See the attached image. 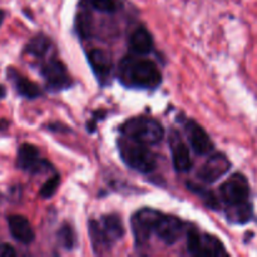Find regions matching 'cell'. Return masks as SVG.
<instances>
[{
    "instance_id": "10",
    "label": "cell",
    "mask_w": 257,
    "mask_h": 257,
    "mask_svg": "<svg viewBox=\"0 0 257 257\" xmlns=\"http://www.w3.org/2000/svg\"><path fill=\"white\" fill-rule=\"evenodd\" d=\"M49 163L40 158L39 150L34 145L23 143L18 150L17 167L30 173H39L47 170Z\"/></svg>"
},
{
    "instance_id": "15",
    "label": "cell",
    "mask_w": 257,
    "mask_h": 257,
    "mask_svg": "<svg viewBox=\"0 0 257 257\" xmlns=\"http://www.w3.org/2000/svg\"><path fill=\"white\" fill-rule=\"evenodd\" d=\"M8 78L10 79V82L14 84L15 89H17L18 94L22 95V97L28 98V99H34L38 98L42 94V90H40L39 85L35 84L34 82H32L28 78L23 77L20 73H18L14 68H9L7 70Z\"/></svg>"
},
{
    "instance_id": "2",
    "label": "cell",
    "mask_w": 257,
    "mask_h": 257,
    "mask_svg": "<svg viewBox=\"0 0 257 257\" xmlns=\"http://www.w3.org/2000/svg\"><path fill=\"white\" fill-rule=\"evenodd\" d=\"M118 150L123 162L141 173H151L157 167L156 155L147 145L123 137L118 141Z\"/></svg>"
},
{
    "instance_id": "21",
    "label": "cell",
    "mask_w": 257,
    "mask_h": 257,
    "mask_svg": "<svg viewBox=\"0 0 257 257\" xmlns=\"http://www.w3.org/2000/svg\"><path fill=\"white\" fill-rule=\"evenodd\" d=\"M80 4L99 13L112 14L119 8V0H80Z\"/></svg>"
},
{
    "instance_id": "16",
    "label": "cell",
    "mask_w": 257,
    "mask_h": 257,
    "mask_svg": "<svg viewBox=\"0 0 257 257\" xmlns=\"http://www.w3.org/2000/svg\"><path fill=\"white\" fill-rule=\"evenodd\" d=\"M98 222H99L103 233L112 246L124 235V226H123L122 218L118 215H105Z\"/></svg>"
},
{
    "instance_id": "22",
    "label": "cell",
    "mask_w": 257,
    "mask_h": 257,
    "mask_svg": "<svg viewBox=\"0 0 257 257\" xmlns=\"http://www.w3.org/2000/svg\"><path fill=\"white\" fill-rule=\"evenodd\" d=\"M188 187L193 191L195 193H197L201 198L203 200V203L207 206L208 208H212V210H220L222 203H221L220 197L215 195L212 191L205 190V188H201V186L193 185V183H187Z\"/></svg>"
},
{
    "instance_id": "1",
    "label": "cell",
    "mask_w": 257,
    "mask_h": 257,
    "mask_svg": "<svg viewBox=\"0 0 257 257\" xmlns=\"http://www.w3.org/2000/svg\"><path fill=\"white\" fill-rule=\"evenodd\" d=\"M119 79L125 87L155 89L162 82L157 65L142 57L127 55L119 63Z\"/></svg>"
},
{
    "instance_id": "8",
    "label": "cell",
    "mask_w": 257,
    "mask_h": 257,
    "mask_svg": "<svg viewBox=\"0 0 257 257\" xmlns=\"http://www.w3.org/2000/svg\"><path fill=\"white\" fill-rule=\"evenodd\" d=\"M160 213V211L152 210V208H142L133 215L131 226H132V232L137 245H143L150 240Z\"/></svg>"
},
{
    "instance_id": "13",
    "label": "cell",
    "mask_w": 257,
    "mask_h": 257,
    "mask_svg": "<svg viewBox=\"0 0 257 257\" xmlns=\"http://www.w3.org/2000/svg\"><path fill=\"white\" fill-rule=\"evenodd\" d=\"M88 62L100 85L108 84L113 70V62L109 54L102 49H93L88 53Z\"/></svg>"
},
{
    "instance_id": "26",
    "label": "cell",
    "mask_w": 257,
    "mask_h": 257,
    "mask_svg": "<svg viewBox=\"0 0 257 257\" xmlns=\"http://www.w3.org/2000/svg\"><path fill=\"white\" fill-rule=\"evenodd\" d=\"M5 94H7V90H5V88L3 87V85H0V99L4 98Z\"/></svg>"
},
{
    "instance_id": "6",
    "label": "cell",
    "mask_w": 257,
    "mask_h": 257,
    "mask_svg": "<svg viewBox=\"0 0 257 257\" xmlns=\"http://www.w3.org/2000/svg\"><path fill=\"white\" fill-rule=\"evenodd\" d=\"M40 74L52 90L67 89L72 85V79L65 65L57 58H50L40 67Z\"/></svg>"
},
{
    "instance_id": "27",
    "label": "cell",
    "mask_w": 257,
    "mask_h": 257,
    "mask_svg": "<svg viewBox=\"0 0 257 257\" xmlns=\"http://www.w3.org/2000/svg\"><path fill=\"white\" fill-rule=\"evenodd\" d=\"M4 18H5L4 10H0V25H2V23H3V20H4Z\"/></svg>"
},
{
    "instance_id": "12",
    "label": "cell",
    "mask_w": 257,
    "mask_h": 257,
    "mask_svg": "<svg viewBox=\"0 0 257 257\" xmlns=\"http://www.w3.org/2000/svg\"><path fill=\"white\" fill-rule=\"evenodd\" d=\"M168 142H170L171 155H172V162L175 170L177 172H187L188 170H191L192 160H191L190 150H188L187 145L181 138L180 133L172 131Z\"/></svg>"
},
{
    "instance_id": "28",
    "label": "cell",
    "mask_w": 257,
    "mask_h": 257,
    "mask_svg": "<svg viewBox=\"0 0 257 257\" xmlns=\"http://www.w3.org/2000/svg\"><path fill=\"white\" fill-rule=\"evenodd\" d=\"M0 197H2V196H0Z\"/></svg>"
},
{
    "instance_id": "11",
    "label": "cell",
    "mask_w": 257,
    "mask_h": 257,
    "mask_svg": "<svg viewBox=\"0 0 257 257\" xmlns=\"http://www.w3.org/2000/svg\"><path fill=\"white\" fill-rule=\"evenodd\" d=\"M185 131L191 147L197 155L205 156L212 152L215 145L208 133L198 123H196L195 120H187L185 123Z\"/></svg>"
},
{
    "instance_id": "23",
    "label": "cell",
    "mask_w": 257,
    "mask_h": 257,
    "mask_svg": "<svg viewBox=\"0 0 257 257\" xmlns=\"http://www.w3.org/2000/svg\"><path fill=\"white\" fill-rule=\"evenodd\" d=\"M58 242L64 250H73L75 246V232L73 227L68 223H63L58 231Z\"/></svg>"
},
{
    "instance_id": "9",
    "label": "cell",
    "mask_w": 257,
    "mask_h": 257,
    "mask_svg": "<svg viewBox=\"0 0 257 257\" xmlns=\"http://www.w3.org/2000/svg\"><path fill=\"white\" fill-rule=\"evenodd\" d=\"M185 231V225L180 218L175 216L163 215L162 212L158 216L157 221L153 227V233L166 245H173L177 242Z\"/></svg>"
},
{
    "instance_id": "3",
    "label": "cell",
    "mask_w": 257,
    "mask_h": 257,
    "mask_svg": "<svg viewBox=\"0 0 257 257\" xmlns=\"http://www.w3.org/2000/svg\"><path fill=\"white\" fill-rule=\"evenodd\" d=\"M123 137L147 146L160 143L165 137V130L158 120L150 117H135L123 123L119 128Z\"/></svg>"
},
{
    "instance_id": "24",
    "label": "cell",
    "mask_w": 257,
    "mask_h": 257,
    "mask_svg": "<svg viewBox=\"0 0 257 257\" xmlns=\"http://www.w3.org/2000/svg\"><path fill=\"white\" fill-rule=\"evenodd\" d=\"M60 185V176L59 175H54L53 177H50L49 180L45 181L43 183L42 188L39 191V196L42 198H50L54 196V193L57 192L58 187Z\"/></svg>"
},
{
    "instance_id": "18",
    "label": "cell",
    "mask_w": 257,
    "mask_h": 257,
    "mask_svg": "<svg viewBox=\"0 0 257 257\" xmlns=\"http://www.w3.org/2000/svg\"><path fill=\"white\" fill-rule=\"evenodd\" d=\"M88 231H89L90 241H92L93 251H94L95 255L107 253L113 247L109 241L107 240V237L104 236V233H103L98 221L90 220L89 225H88Z\"/></svg>"
},
{
    "instance_id": "19",
    "label": "cell",
    "mask_w": 257,
    "mask_h": 257,
    "mask_svg": "<svg viewBox=\"0 0 257 257\" xmlns=\"http://www.w3.org/2000/svg\"><path fill=\"white\" fill-rule=\"evenodd\" d=\"M50 48H52V42L49 38L44 34H38L29 40L27 48H25V52L34 58L42 59V58L47 57Z\"/></svg>"
},
{
    "instance_id": "25",
    "label": "cell",
    "mask_w": 257,
    "mask_h": 257,
    "mask_svg": "<svg viewBox=\"0 0 257 257\" xmlns=\"http://www.w3.org/2000/svg\"><path fill=\"white\" fill-rule=\"evenodd\" d=\"M17 255L14 247H12L8 243H2L0 245V257H14Z\"/></svg>"
},
{
    "instance_id": "20",
    "label": "cell",
    "mask_w": 257,
    "mask_h": 257,
    "mask_svg": "<svg viewBox=\"0 0 257 257\" xmlns=\"http://www.w3.org/2000/svg\"><path fill=\"white\" fill-rule=\"evenodd\" d=\"M83 8L75 18V27H77V32L79 33L80 37L89 38L93 32V17L90 14L89 9L85 5L80 4Z\"/></svg>"
},
{
    "instance_id": "7",
    "label": "cell",
    "mask_w": 257,
    "mask_h": 257,
    "mask_svg": "<svg viewBox=\"0 0 257 257\" xmlns=\"http://www.w3.org/2000/svg\"><path fill=\"white\" fill-rule=\"evenodd\" d=\"M232 167V162L223 152H216L208 157L197 172L198 178L205 183H215L227 175Z\"/></svg>"
},
{
    "instance_id": "4",
    "label": "cell",
    "mask_w": 257,
    "mask_h": 257,
    "mask_svg": "<svg viewBox=\"0 0 257 257\" xmlns=\"http://www.w3.org/2000/svg\"><path fill=\"white\" fill-rule=\"evenodd\" d=\"M220 201L225 210L251 203V186L245 173L235 172L220 186Z\"/></svg>"
},
{
    "instance_id": "17",
    "label": "cell",
    "mask_w": 257,
    "mask_h": 257,
    "mask_svg": "<svg viewBox=\"0 0 257 257\" xmlns=\"http://www.w3.org/2000/svg\"><path fill=\"white\" fill-rule=\"evenodd\" d=\"M130 48L135 54L146 55L152 50L153 38L146 28L140 27L131 34Z\"/></svg>"
},
{
    "instance_id": "5",
    "label": "cell",
    "mask_w": 257,
    "mask_h": 257,
    "mask_svg": "<svg viewBox=\"0 0 257 257\" xmlns=\"http://www.w3.org/2000/svg\"><path fill=\"white\" fill-rule=\"evenodd\" d=\"M187 250L193 256H228L222 241L210 233H201L195 228L187 232Z\"/></svg>"
},
{
    "instance_id": "14",
    "label": "cell",
    "mask_w": 257,
    "mask_h": 257,
    "mask_svg": "<svg viewBox=\"0 0 257 257\" xmlns=\"http://www.w3.org/2000/svg\"><path fill=\"white\" fill-rule=\"evenodd\" d=\"M8 226H9L10 235L14 240L23 245H29L34 241V231L29 221L20 215H12L8 217Z\"/></svg>"
}]
</instances>
